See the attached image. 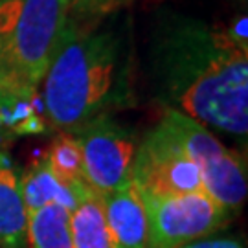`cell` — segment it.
Segmentation results:
<instances>
[{"label":"cell","mask_w":248,"mask_h":248,"mask_svg":"<svg viewBox=\"0 0 248 248\" xmlns=\"http://www.w3.org/2000/svg\"><path fill=\"white\" fill-rule=\"evenodd\" d=\"M151 89L164 108L247 140L248 46L226 28L166 13L149 43Z\"/></svg>","instance_id":"1"},{"label":"cell","mask_w":248,"mask_h":248,"mask_svg":"<svg viewBox=\"0 0 248 248\" xmlns=\"http://www.w3.org/2000/svg\"><path fill=\"white\" fill-rule=\"evenodd\" d=\"M72 15L43 79V112L59 133H78L133 105V61L122 26Z\"/></svg>","instance_id":"2"},{"label":"cell","mask_w":248,"mask_h":248,"mask_svg":"<svg viewBox=\"0 0 248 248\" xmlns=\"http://www.w3.org/2000/svg\"><path fill=\"white\" fill-rule=\"evenodd\" d=\"M72 13V0H0V78L17 98L37 101Z\"/></svg>","instance_id":"3"},{"label":"cell","mask_w":248,"mask_h":248,"mask_svg":"<svg viewBox=\"0 0 248 248\" xmlns=\"http://www.w3.org/2000/svg\"><path fill=\"white\" fill-rule=\"evenodd\" d=\"M160 124L197 166L204 193L235 217L248 195L247 164L243 156L228 149L206 125L173 108H164Z\"/></svg>","instance_id":"4"},{"label":"cell","mask_w":248,"mask_h":248,"mask_svg":"<svg viewBox=\"0 0 248 248\" xmlns=\"http://www.w3.org/2000/svg\"><path fill=\"white\" fill-rule=\"evenodd\" d=\"M140 199L147 219V248H178L221 232L233 219L204 191L186 195L140 193Z\"/></svg>","instance_id":"5"},{"label":"cell","mask_w":248,"mask_h":248,"mask_svg":"<svg viewBox=\"0 0 248 248\" xmlns=\"http://www.w3.org/2000/svg\"><path fill=\"white\" fill-rule=\"evenodd\" d=\"M74 136L83 156L85 182L92 191L105 197L131 182L138 140L127 127L112 116H101L81 127Z\"/></svg>","instance_id":"6"},{"label":"cell","mask_w":248,"mask_h":248,"mask_svg":"<svg viewBox=\"0 0 248 248\" xmlns=\"http://www.w3.org/2000/svg\"><path fill=\"white\" fill-rule=\"evenodd\" d=\"M131 180L140 193L186 195L202 191L199 169L160 124L138 142Z\"/></svg>","instance_id":"7"},{"label":"cell","mask_w":248,"mask_h":248,"mask_svg":"<svg viewBox=\"0 0 248 248\" xmlns=\"http://www.w3.org/2000/svg\"><path fill=\"white\" fill-rule=\"evenodd\" d=\"M114 248H147V219L136 186L131 182L101 197Z\"/></svg>","instance_id":"8"},{"label":"cell","mask_w":248,"mask_h":248,"mask_svg":"<svg viewBox=\"0 0 248 248\" xmlns=\"http://www.w3.org/2000/svg\"><path fill=\"white\" fill-rule=\"evenodd\" d=\"M0 248H28V212L20 171L0 149Z\"/></svg>","instance_id":"9"},{"label":"cell","mask_w":248,"mask_h":248,"mask_svg":"<svg viewBox=\"0 0 248 248\" xmlns=\"http://www.w3.org/2000/svg\"><path fill=\"white\" fill-rule=\"evenodd\" d=\"M87 187L89 186L74 189L68 184H64L52 171L46 155L33 160L20 175V189L28 213L50 204H59L72 212L79 201V195Z\"/></svg>","instance_id":"10"},{"label":"cell","mask_w":248,"mask_h":248,"mask_svg":"<svg viewBox=\"0 0 248 248\" xmlns=\"http://www.w3.org/2000/svg\"><path fill=\"white\" fill-rule=\"evenodd\" d=\"M72 239L76 248H114L103 213L101 197L87 187L70 212Z\"/></svg>","instance_id":"11"},{"label":"cell","mask_w":248,"mask_h":248,"mask_svg":"<svg viewBox=\"0 0 248 248\" xmlns=\"http://www.w3.org/2000/svg\"><path fill=\"white\" fill-rule=\"evenodd\" d=\"M46 129V120L37 108V101H26L11 94L0 78V145L13 138L39 134Z\"/></svg>","instance_id":"12"},{"label":"cell","mask_w":248,"mask_h":248,"mask_svg":"<svg viewBox=\"0 0 248 248\" xmlns=\"http://www.w3.org/2000/svg\"><path fill=\"white\" fill-rule=\"evenodd\" d=\"M28 248H76L70 212L59 204H50L28 213Z\"/></svg>","instance_id":"13"},{"label":"cell","mask_w":248,"mask_h":248,"mask_svg":"<svg viewBox=\"0 0 248 248\" xmlns=\"http://www.w3.org/2000/svg\"><path fill=\"white\" fill-rule=\"evenodd\" d=\"M45 155L52 171L64 184H68L74 189L87 186L83 175V156L79 143L72 133L57 134Z\"/></svg>","instance_id":"14"},{"label":"cell","mask_w":248,"mask_h":248,"mask_svg":"<svg viewBox=\"0 0 248 248\" xmlns=\"http://www.w3.org/2000/svg\"><path fill=\"white\" fill-rule=\"evenodd\" d=\"M134 0H72V15L85 18H107Z\"/></svg>","instance_id":"15"},{"label":"cell","mask_w":248,"mask_h":248,"mask_svg":"<svg viewBox=\"0 0 248 248\" xmlns=\"http://www.w3.org/2000/svg\"><path fill=\"white\" fill-rule=\"evenodd\" d=\"M178 248H247V243L239 235H208L202 239L191 241L187 245H182Z\"/></svg>","instance_id":"16"},{"label":"cell","mask_w":248,"mask_h":248,"mask_svg":"<svg viewBox=\"0 0 248 248\" xmlns=\"http://www.w3.org/2000/svg\"><path fill=\"white\" fill-rule=\"evenodd\" d=\"M226 30H228V33L232 35L233 41H237L239 45L248 46V43H247V15L235 17L230 26H226Z\"/></svg>","instance_id":"17"},{"label":"cell","mask_w":248,"mask_h":248,"mask_svg":"<svg viewBox=\"0 0 248 248\" xmlns=\"http://www.w3.org/2000/svg\"><path fill=\"white\" fill-rule=\"evenodd\" d=\"M237 4H247V0H235Z\"/></svg>","instance_id":"18"}]
</instances>
